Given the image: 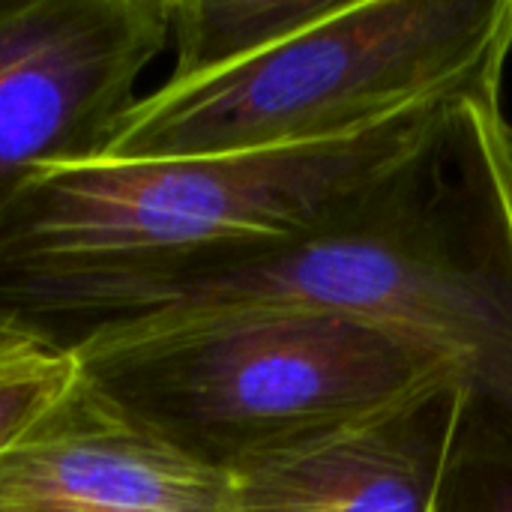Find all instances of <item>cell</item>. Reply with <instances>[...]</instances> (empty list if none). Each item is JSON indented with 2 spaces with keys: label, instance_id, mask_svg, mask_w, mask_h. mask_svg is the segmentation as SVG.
<instances>
[{
  "label": "cell",
  "instance_id": "5b68a950",
  "mask_svg": "<svg viewBox=\"0 0 512 512\" xmlns=\"http://www.w3.org/2000/svg\"><path fill=\"white\" fill-rule=\"evenodd\" d=\"M165 48L168 0H0V219L36 174L102 156Z\"/></svg>",
  "mask_w": 512,
  "mask_h": 512
},
{
  "label": "cell",
  "instance_id": "7a4b0ae2",
  "mask_svg": "<svg viewBox=\"0 0 512 512\" xmlns=\"http://www.w3.org/2000/svg\"><path fill=\"white\" fill-rule=\"evenodd\" d=\"M495 84L504 78L420 99L360 132L312 144L48 168L0 219V279L153 267L312 234L405 165L465 96Z\"/></svg>",
  "mask_w": 512,
  "mask_h": 512
},
{
  "label": "cell",
  "instance_id": "30bf717a",
  "mask_svg": "<svg viewBox=\"0 0 512 512\" xmlns=\"http://www.w3.org/2000/svg\"><path fill=\"white\" fill-rule=\"evenodd\" d=\"M441 512H512V435L477 408L453 453Z\"/></svg>",
  "mask_w": 512,
  "mask_h": 512
},
{
  "label": "cell",
  "instance_id": "ba28073f",
  "mask_svg": "<svg viewBox=\"0 0 512 512\" xmlns=\"http://www.w3.org/2000/svg\"><path fill=\"white\" fill-rule=\"evenodd\" d=\"M339 0H168L174 66L192 78L255 57L321 21Z\"/></svg>",
  "mask_w": 512,
  "mask_h": 512
},
{
  "label": "cell",
  "instance_id": "6da1fadb",
  "mask_svg": "<svg viewBox=\"0 0 512 512\" xmlns=\"http://www.w3.org/2000/svg\"><path fill=\"white\" fill-rule=\"evenodd\" d=\"M504 84L447 123L336 222L267 246L132 270L0 279V321L81 366L246 315L321 312L441 357L512 435V126Z\"/></svg>",
  "mask_w": 512,
  "mask_h": 512
},
{
  "label": "cell",
  "instance_id": "3957f363",
  "mask_svg": "<svg viewBox=\"0 0 512 512\" xmlns=\"http://www.w3.org/2000/svg\"><path fill=\"white\" fill-rule=\"evenodd\" d=\"M512 0H339L234 66L165 78L96 162L198 159L360 132L420 99L504 78Z\"/></svg>",
  "mask_w": 512,
  "mask_h": 512
},
{
  "label": "cell",
  "instance_id": "9c48e42d",
  "mask_svg": "<svg viewBox=\"0 0 512 512\" xmlns=\"http://www.w3.org/2000/svg\"><path fill=\"white\" fill-rule=\"evenodd\" d=\"M84 369L63 345L0 321V453L57 408Z\"/></svg>",
  "mask_w": 512,
  "mask_h": 512
},
{
  "label": "cell",
  "instance_id": "277c9868",
  "mask_svg": "<svg viewBox=\"0 0 512 512\" xmlns=\"http://www.w3.org/2000/svg\"><path fill=\"white\" fill-rule=\"evenodd\" d=\"M81 369L153 432L225 471L456 375L405 336L321 312L216 321Z\"/></svg>",
  "mask_w": 512,
  "mask_h": 512
},
{
  "label": "cell",
  "instance_id": "8992f818",
  "mask_svg": "<svg viewBox=\"0 0 512 512\" xmlns=\"http://www.w3.org/2000/svg\"><path fill=\"white\" fill-rule=\"evenodd\" d=\"M0 512H240L234 474L120 408L87 375L0 453Z\"/></svg>",
  "mask_w": 512,
  "mask_h": 512
},
{
  "label": "cell",
  "instance_id": "52a82bcc",
  "mask_svg": "<svg viewBox=\"0 0 512 512\" xmlns=\"http://www.w3.org/2000/svg\"><path fill=\"white\" fill-rule=\"evenodd\" d=\"M474 393L441 375L405 399L237 465L240 512H441Z\"/></svg>",
  "mask_w": 512,
  "mask_h": 512
}]
</instances>
